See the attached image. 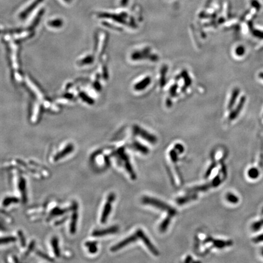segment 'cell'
Instances as JSON below:
<instances>
[{
  "instance_id": "6da1fadb",
  "label": "cell",
  "mask_w": 263,
  "mask_h": 263,
  "mask_svg": "<svg viewBox=\"0 0 263 263\" xmlns=\"http://www.w3.org/2000/svg\"><path fill=\"white\" fill-rule=\"evenodd\" d=\"M142 203L144 204H148L152 206H153L158 209H160L161 210L167 211L169 215H171L172 216H174L176 214V210L173 208L172 207L170 206L167 204L164 203L162 201H160L158 199L150 197H144L142 199Z\"/></svg>"
},
{
  "instance_id": "7a4b0ae2",
  "label": "cell",
  "mask_w": 263,
  "mask_h": 263,
  "mask_svg": "<svg viewBox=\"0 0 263 263\" xmlns=\"http://www.w3.org/2000/svg\"><path fill=\"white\" fill-rule=\"evenodd\" d=\"M115 199V195L114 193H111L109 194L107 198V201L103 207V210L102 214V216L100 218L101 223H105L110 214V212L111 209V203Z\"/></svg>"
},
{
  "instance_id": "3957f363",
  "label": "cell",
  "mask_w": 263,
  "mask_h": 263,
  "mask_svg": "<svg viewBox=\"0 0 263 263\" xmlns=\"http://www.w3.org/2000/svg\"><path fill=\"white\" fill-rule=\"evenodd\" d=\"M136 233L138 234L139 237L143 241V242L145 244V245L147 247L149 250L154 254L156 256H158L159 254L158 251L156 250V248L153 245L152 242L150 241L149 238L145 235L144 233L141 230H138L136 231Z\"/></svg>"
},
{
  "instance_id": "277c9868",
  "label": "cell",
  "mask_w": 263,
  "mask_h": 263,
  "mask_svg": "<svg viewBox=\"0 0 263 263\" xmlns=\"http://www.w3.org/2000/svg\"><path fill=\"white\" fill-rule=\"evenodd\" d=\"M138 237H139V236H138V234H137L136 232L134 234L130 236L129 237L125 238L124 240L121 241L120 242H119V243L117 244L116 245H114L113 247H111V250L113 251H115L119 250H120L121 248H123L124 247H125V246L128 245L130 243L133 242L136 240L138 239H137Z\"/></svg>"
},
{
  "instance_id": "5b68a950",
  "label": "cell",
  "mask_w": 263,
  "mask_h": 263,
  "mask_svg": "<svg viewBox=\"0 0 263 263\" xmlns=\"http://www.w3.org/2000/svg\"><path fill=\"white\" fill-rule=\"evenodd\" d=\"M117 154L119 155V157L122 159V160H123V161H124V166H125L126 169L127 170L129 174L130 175L131 177H132L133 179H135V178H136L135 174L134 171L133 170L132 167L131 166H130V163H129V161H128V158H127V155H126L125 154V153H124V149H123L122 148L120 149L117 151Z\"/></svg>"
},
{
  "instance_id": "8992f818",
  "label": "cell",
  "mask_w": 263,
  "mask_h": 263,
  "mask_svg": "<svg viewBox=\"0 0 263 263\" xmlns=\"http://www.w3.org/2000/svg\"><path fill=\"white\" fill-rule=\"evenodd\" d=\"M117 231H118V226H111L108 228H107L105 230L94 231L92 235L94 236H105V235L109 234L115 233Z\"/></svg>"
},
{
  "instance_id": "52a82bcc",
  "label": "cell",
  "mask_w": 263,
  "mask_h": 263,
  "mask_svg": "<svg viewBox=\"0 0 263 263\" xmlns=\"http://www.w3.org/2000/svg\"><path fill=\"white\" fill-rule=\"evenodd\" d=\"M135 132L136 133H137L138 135H139L141 137H142L143 138H144L145 139H147L149 142H151V143H155L156 142V139L152 135L145 132L144 131L141 130L139 128H135Z\"/></svg>"
},
{
  "instance_id": "ba28073f",
  "label": "cell",
  "mask_w": 263,
  "mask_h": 263,
  "mask_svg": "<svg viewBox=\"0 0 263 263\" xmlns=\"http://www.w3.org/2000/svg\"><path fill=\"white\" fill-rule=\"evenodd\" d=\"M213 242V245L214 247L218 248H222L225 247L230 246L233 244V242L231 240H213L212 239Z\"/></svg>"
},
{
  "instance_id": "9c48e42d",
  "label": "cell",
  "mask_w": 263,
  "mask_h": 263,
  "mask_svg": "<svg viewBox=\"0 0 263 263\" xmlns=\"http://www.w3.org/2000/svg\"><path fill=\"white\" fill-rule=\"evenodd\" d=\"M73 149V147L72 145H69L64 150H63L61 152H60V153H58L54 157V160L55 161H57L60 159H61V158L64 157L66 155L69 153Z\"/></svg>"
},
{
  "instance_id": "30bf717a",
  "label": "cell",
  "mask_w": 263,
  "mask_h": 263,
  "mask_svg": "<svg viewBox=\"0 0 263 263\" xmlns=\"http://www.w3.org/2000/svg\"><path fill=\"white\" fill-rule=\"evenodd\" d=\"M196 198H197V195L196 194H192V195L183 197L181 198H178L177 200V202L179 205H182V204H184V203H186V202H188L191 200H194Z\"/></svg>"
},
{
  "instance_id": "8fae6325",
  "label": "cell",
  "mask_w": 263,
  "mask_h": 263,
  "mask_svg": "<svg viewBox=\"0 0 263 263\" xmlns=\"http://www.w3.org/2000/svg\"><path fill=\"white\" fill-rule=\"evenodd\" d=\"M172 217V216L171 215L168 214V216L162 222V223H161V225H160V226L159 227V229H160V230L161 232H164V231H165L166 230L167 226H169V225L170 223V219H171Z\"/></svg>"
},
{
  "instance_id": "7c38bea8",
  "label": "cell",
  "mask_w": 263,
  "mask_h": 263,
  "mask_svg": "<svg viewBox=\"0 0 263 263\" xmlns=\"http://www.w3.org/2000/svg\"><path fill=\"white\" fill-rule=\"evenodd\" d=\"M132 147L134 148L135 150H138L144 154H147L149 152V149L147 147L136 142L133 143V144L132 145Z\"/></svg>"
},
{
  "instance_id": "4fadbf2b",
  "label": "cell",
  "mask_w": 263,
  "mask_h": 263,
  "mask_svg": "<svg viewBox=\"0 0 263 263\" xmlns=\"http://www.w3.org/2000/svg\"><path fill=\"white\" fill-rule=\"evenodd\" d=\"M211 187H213L212 183L211 182L210 183L201 186H197V187H195L189 190V192H194V191H206L207 189H208L209 188Z\"/></svg>"
},
{
  "instance_id": "5bb4252c",
  "label": "cell",
  "mask_w": 263,
  "mask_h": 263,
  "mask_svg": "<svg viewBox=\"0 0 263 263\" xmlns=\"http://www.w3.org/2000/svg\"><path fill=\"white\" fill-rule=\"evenodd\" d=\"M259 172L258 169L255 167H251L250 168L248 171V176L252 179L257 178L259 177Z\"/></svg>"
},
{
  "instance_id": "9a60e30c",
  "label": "cell",
  "mask_w": 263,
  "mask_h": 263,
  "mask_svg": "<svg viewBox=\"0 0 263 263\" xmlns=\"http://www.w3.org/2000/svg\"><path fill=\"white\" fill-rule=\"evenodd\" d=\"M226 200L231 203H237L239 202L238 197L232 193H228L226 195Z\"/></svg>"
},
{
  "instance_id": "2e32d148",
  "label": "cell",
  "mask_w": 263,
  "mask_h": 263,
  "mask_svg": "<svg viewBox=\"0 0 263 263\" xmlns=\"http://www.w3.org/2000/svg\"><path fill=\"white\" fill-rule=\"evenodd\" d=\"M77 214L76 212H74L73 215H72V221L71 223V233H74L75 230V225H76V222H77Z\"/></svg>"
},
{
  "instance_id": "e0dca14e",
  "label": "cell",
  "mask_w": 263,
  "mask_h": 263,
  "mask_svg": "<svg viewBox=\"0 0 263 263\" xmlns=\"http://www.w3.org/2000/svg\"><path fill=\"white\" fill-rule=\"evenodd\" d=\"M263 226V219L254 222L251 225V228L253 231H258Z\"/></svg>"
},
{
  "instance_id": "ac0fdd59",
  "label": "cell",
  "mask_w": 263,
  "mask_h": 263,
  "mask_svg": "<svg viewBox=\"0 0 263 263\" xmlns=\"http://www.w3.org/2000/svg\"><path fill=\"white\" fill-rule=\"evenodd\" d=\"M52 245L53 246V249L54 250V252H55V254L57 256H58L60 255V251H59V248L58 246V240L57 239V238H53L52 241Z\"/></svg>"
},
{
  "instance_id": "d6986e66",
  "label": "cell",
  "mask_w": 263,
  "mask_h": 263,
  "mask_svg": "<svg viewBox=\"0 0 263 263\" xmlns=\"http://www.w3.org/2000/svg\"><path fill=\"white\" fill-rule=\"evenodd\" d=\"M15 240V238L12 237H8L5 238H1L0 239V244H4V243H8L9 242H12Z\"/></svg>"
},
{
  "instance_id": "ffe728a7",
  "label": "cell",
  "mask_w": 263,
  "mask_h": 263,
  "mask_svg": "<svg viewBox=\"0 0 263 263\" xmlns=\"http://www.w3.org/2000/svg\"><path fill=\"white\" fill-rule=\"evenodd\" d=\"M220 181H221V180H220V177H219V175L216 176V177L213 179V180L211 181L212 184V186H213V187H216V186H219V184L220 183Z\"/></svg>"
},
{
  "instance_id": "44dd1931",
  "label": "cell",
  "mask_w": 263,
  "mask_h": 263,
  "mask_svg": "<svg viewBox=\"0 0 263 263\" xmlns=\"http://www.w3.org/2000/svg\"><path fill=\"white\" fill-rule=\"evenodd\" d=\"M250 4L252 6H253L254 7H255L257 10L259 9L261 7V5L259 2V1H258L257 0H251L250 1Z\"/></svg>"
},
{
  "instance_id": "7402d4cb",
  "label": "cell",
  "mask_w": 263,
  "mask_h": 263,
  "mask_svg": "<svg viewBox=\"0 0 263 263\" xmlns=\"http://www.w3.org/2000/svg\"><path fill=\"white\" fill-rule=\"evenodd\" d=\"M253 241L255 243L263 242V234L258 235L253 239Z\"/></svg>"
},
{
  "instance_id": "603a6c76",
  "label": "cell",
  "mask_w": 263,
  "mask_h": 263,
  "mask_svg": "<svg viewBox=\"0 0 263 263\" xmlns=\"http://www.w3.org/2000/svg\"><path fill=\"white\" fill-rule=\"evenodd\" d=\"M16 198H8L7 199H5V200L3 202V205L4 206H7L9 204V203H11L12 202H16Z\"/></svg>"
},
{
  "instance_id": "cb8c5ba5",
  "label": "cell",
  "mask_w": 263,
  "mask_h": 263,
  "mask_svg": "<svg viewBox=\"0 0 263 263\" xmlns=\"http://www.w3.org/2000/svg\"><path fill=\"white\" fill-rule=\"evenodd\" d=\"M90 244H88V246H89V251L91 253H94L97 251V248L96 247V244L91 242L89 243Z\"/></svg>"
},
{
  "instance_id": "d4e9b609",
  "label": "cell",
  "mask_w": 263,
  "mask_h": 263,
  "mask_svg": "<svg viewBox=\"0 0 263 263\" xmlns=\"http://www.w3.org/2000/svg\"><path fill=\"white\" fill-rule=\"evenodd\" d=\"M170 156H171V158H172V161H174V162H175L176 161H177V153H176V151H175V150H172L170 152Z\"/></svg>"
},
{
  "instance_id": "484cf974",
  "label": "cell",
  "mask_w": 263,
  "mask_h": 263,
  "mask_svg": "<svg viewBox=\"0 0 263 263\" xmlns=\"http://www.w3.org/2000/svg\"><path fill=\"white\" fill-rule=\"evenodd\" d=\"M216 166V164H214V163H213L212 164H211V166L209 167V168L208 169V170H207V172H206V176H205V177H208V176H209V175L211 173V171H212V170L214 168V167Z\"/></svg>"
},
{
  "instance_id": "4316f807",
  "label": "cell",
  "mask_w": 263,
  "mask_h": 263,
  "mask_svg": "<svg viewBox=\"0 0 263 263\" xmlns=\"http://www.w3.org/2000/svg\"><path fill=\"white\" fill-rule=\"evenodd\" d=\"M175 148H176L177 149H178V151H179L180 153H182L183 151V146H182L181 145H180V144H177V145L175 146Z\"/></svg>"
},
{
  "instance_id": "83f0119b",
  "label": "cell",
  "mask_w": 263,
  "mask_h": 263,
  "mask_svg": "<svg viewBox=\"0 0 263 263\" xmlns=\"http://www.w3.org/2000/svg\"><path fill=\"white\" fill-rule=\"evenodd\" d=\"M259 77H260L262 79H263V73H261V74H259Z\"/></svg>"
},
{
  "instance_id": "f1b7e54d",
  "label": "cell",
  "mask_w": 263,
  "mask_h": 263,
  "mask_svg": "<svg viewBox=\"0 0 263 263\" xmlns=\"http://www.w3.org/2000/svg\"><path fill=\"white\" fill-rule=\"evenodd\" d=\"M262 255H263V249H262Z\"/></svg>"
}]
</instances>
